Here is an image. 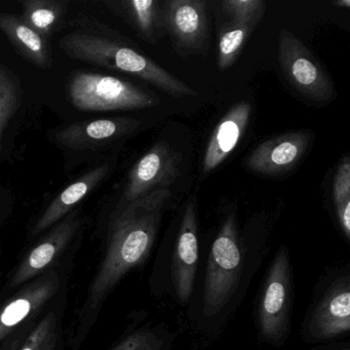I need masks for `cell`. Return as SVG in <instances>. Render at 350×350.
Here are the masks:
<instances>
[{
    "mask_svg": "<svg viewBox=\"0 0 350 350\" xmlns=\"http://www.w3.org/2000/svg\"><path fill=\"white\" fill-rule=\"evenodd\" d=\"M71 103L81 111L144 109L159 105V98L130 81L93 72H77L68 85Z\"/></svg>",
    "mask_w": 350,
    "mask_h": 350,
    "instance_id": "cell-3",
    "label": "cell"
},
{
    "mask_svg": "<svg viewBox=\"0 0 350 350\" xmlns=\"http://www.w3.org/2000/svg\"><path fill=\"white\" fill-rule=\"evenodd\" d=\"M222 7L231 22L237 24H258L264 13L262 0H226Z\"/></svg>",
    "mask_w": 350,
    "mask_h": 350,
    "instance_id": "cell-24",
    "label": "cell"
},
{
    "mask_svg": "<svg viewBox=\"0 0 350 350\" xmlns=\"http://www.w3.org/2000/svg\"><path fill=\"white\" fill-rule=\"evenodd\" d=\"M334 5H337L339 8H344V9H349L350 1L349 0H336Z\"/></svg>",
    "mask_w": 350,
    "mask_h": 350,
    "instance_id": "cell-26",
    "label": "cell"
},
{
    "mask_svg": "<svg viewBox=\"0 0 350 350\" xmlns=\"http://www.w3.org/2000/svg\"><path fill=\"white\" fill-rule=\"evenodd\" d=\"M59 327L56 311H49L28 336L20 350H56L60 336Z\"/></svg>",
    "mask_w": 350,
    "mask_h": 350,
    "instance_id": "cell-22",
    "label": "cell"
},
{
    "mask_svg": "<svg viewBox=\"0 0 350 350\" xmlns=\"http://www.w3.org/2000/svg\"><path fill=\"white\" fill-rule=\"evenodd\" d=\"M333 200L344 235L350 237V159L345 157L338 165L333 184Z\"/></svg>",
    "mask_w": 350,
    "mask_h": 350,
    "instance_id": "cell-21",
    "label": "cell"
},
{
    "mask_svg": "<svg viewBox=\"0 0 350 350\" xmlns=\"http://www.w3.org/2000/svg\"><path fill=\"white\" fill-rule=\"evenodd\" d=\"M163 342L157 334L146 329L135 332L111 350H161Z\"/></svg>",
    "mask_w": 350,
    "mask_h": 350,
    "instance_id": "cell-25",
    "label": "cell"
},
{
    "mask_svg": "<svg viewBox=\"0 0 350 350\" xmlns=\"http://www.w3.org/2000/svg\"><path fill=\"white\" fill-rule=\"evenodd\" d=\"M63 52L75 60L139 77L175 98L196 96L187 83L140 53L93 34L73 32L60 40Z\"/></svg>",
    "mask_w": 350,
    "mask_h": 350,
    "instance_id": "cell-2",
    "label": "cell"
},
{
    "mask_svg": "<svg viewBox=\"0 0 350 350\" xmlns=\"http://www.w3.org/2000/svg\"><path fill=\"white\" fill-rule=\"evenodd\" d=\"M291 298V272L288 251L280 247L266 280L259 306V325L269 340H278L286 333Z\"/></svg>",
    "mask_w": 350,
    "mask_h": 350,
    "instance_id": "cell-7",
    "label": "cell"
},
{
    "mask_svg": "<svg viewBox=\"0 0 350 350\" xmlns=\"http://www.w3.org/2000/svg\"><path fill=\"white\" fill-rule=\"evenodd\" d=\"M79 211L73 210L36 243L16 268L10 286L17 288L51 270L81 227Z\"/></svg>",
    "mask_w": 350,
    "mask_h": 350,
    "instance_id": "cell-8",
    "label": "cell"
},
{
    "mask_svg": "<svg viewBox=\"0 0 350 350\" xmlns=\"http://www.w3.org/2000/svg\"><path fill=\"white\" fill-rule=\"evenodd\" d=\"M243 270L237 222L233 215L225 220L218 232L206 267L204 294V314L220 312L234 294Z\"/></svg>",
    "mask_w": 350,
    "mask_h": 350,
    "instance_id": "cell-4",
    "label": "cell"
},
{
    "mask_svg": "<svg viewBox=\"0 0 350 350\" xmlns=\"http://www.w3.org/2000/svg\"><path fill=\"white\" fill-rule=\"evenodd\" d=\"M21 93L15 77L8 69L0 67V142L5 128L20 106Z\"/></svg>",
    "mask_w": 350,
    "mask_h": 350,
    "instance_id": "cell-23",
    "label": "cell"
},
{
    "mask_svg": "<svg viewBox=\"0 0 350 350\" xmlns=\"http://www.w3.org/2000/svg\"><path fill=\"white\" fill-rule=\"evenodd\" d=\"M21 17L38 33L50 40L64 17V3L55 0H27L22 1Z\"/></svg>",
    "mask_w": 350,
    "mask_h": 350,
    "instance_id": "cell-19",
    "label": "cell"
},
{
    "mask_svg": "<svg viewBox=\"0 0 350 350\" xmlns=\"http://www.w3.org/2000/svg\"><path fill=\"white\" fill-rule=\"evenodd\" d=\"M0 29L19 54L34 66L52 67V48L48 38L30 27L21 16L0 13Z\"/></svg>",
    "mask_w": 350,
    "mask_h": 350,
    "instance_id": "cell-17",
    "label": "cell"
},
{
    "mask_svg": "<svg viewBox=\"0 0 350 350\" xmlns=\"http://www.w3.org/2000/svg\"><path fill=\"white\" fill-rule=\"evenodd\" d=\"M311 334L317 339H332L350 329L349 278H340L313 311Z\"/></svg>",
    "mask_w": 350,
    "mask_h": 350,
    "instance_id": "cell-15",
    "label": "cell"
},
{
    "mask_svg": "<svg viewBox=\"0 0 350 350\" xmlns=\"http://www.w3.org/2000/svg\"><path fill=\"white\" fill-rule=\"evenodd\" d=\"M198 262V212L196 198H192L182 217L173 258L174 286L182 302H187L191 296Z\"/></svg>",
    "mask_w": 350,
    "mask_h": 350,
    "instance_id": "cell-12",
    "label": "cell"
},
{
    "mask_svg": "<svg viewBox=\"0 0 350 350\" xmlns=\"http://www.w3.org/2000/svg\"><path fill=\"white\" fill-rule=\"evenodd\" d=\"M109 169V163H102L101 165L90 170L85 175L79 177L77 181L67 186L49 204L48 208L36 221V225L30 233L31 237H36V235L52 228L69 213L75 210V206H77L81 200H85L105 179Z\"/></svg>",
    "mask_w": 350,
    "mask_h": 350,
    "instance_id": "cell-16",
    "label": "cell"
},
{
    "mask_svg": "<svg viewBox=\"0 0 350 350\" xmlns=\"http://www.w3.org/2000/svg\"><path fill=\"white\" fill-rule=\"evenodd\" d=\"M257 23L237 24L230 22L220 32L218 44V67L230 68L239 58L250 34Z\"/></svg>",
    "mask_w": 350,
    "mask_h": 350,
    "instance_id": "cell-20",
    "label": "cell"
},
{
    "mask_svg": "<svg viewBox=\"0 0 350 350\" xmlns=\"http://www.w3.org/2000/svg\"><path fill=\"white\" fill-rule=\"evenodd\" d=\"M122 11L137 31L149 42H154L163 26V9L157 0H126Z\"/></svg>",
    "mask_w": 350,
    "mask_h": 350,
    "instance_id": "cell-18",
    "label": "cell"
},
{
    "mask_svg": "<svg viewBox=\"0 0 350 350\" xmlns=\"http://www.w3.org/2000/svg\"><path fill=\"white\" fill-rule=\"evenodd\" d=\"M252 106L241 101L233 106L217 124L206 145L202 172L211 173L237 148L251 120Z\"/></svg>",
    "mask_w": 350,
    "mask_h": 350,
    "instance_id": "cell-14",
    "label": "cell"
},
{
    "mask_svg": "<svg viewBox=\"0 0 350 350\" xmlns=\"http://www.w3.org/2000/svg\"><path fill=\"white\" fill-rule=\"evenodd\" d=\"M17 348V342H13V343L8 344L5 347H3L1 350H16Z\"/></svg>",
    "mask_w": 350,
    "mask_h": 350,
    "instance_id": "cell-27",
    "label": "cell"
},
{
    "mask_svg": "<svg viewBox=\"0 0 350 350\" xmlns=\"http://www.w3.org/2000/svg\"><path fill=\"white\" fill-rule=\"evenodd\" d=\"M182 154L165 141H159L131 170L120 206L141 200L159 189H169L180 175Z\"/></svg>",
    "mask_w": 350,
    "mask_h": 350,
    "instance_id": "cell-6",
    "label": "cell"
},
{
    "mask_svg": "<svg viewBox=\"0 0 350 350\" xmlns=\"http://www.w3.org/2000/svg\"><path fill=\"white\" fill-rule=\"evenodd\" d=\"M171 198L169 189H159L118 208L109 224L103 261L88 288L73 338L79 348L95 325L102 306L116 284L140 265L150 253L161 214Z\"/></svg>",
    "mask_w": 350,
    "mask_h": 350,
    "instance_id": "cell-1",
    "label": "cell"
},
{
    "mask_svg": "<svg viewBox=\"0 0 350 350\" xmlns=\"http://www.w3.org/2000/svg\"><path fill=\"white\" fill-rule=\"evenodd\" d=\"M278 56L284 77L303 97L319 103H327L335 98V88L325 69L288 30H280Z\"/></svg>",
    "mask_w": 350,
    "mask_h": 350,
    "instance_id": "cell-5",
    "label": "cell"
},
{
    "mask_svg": "<svg viewBox=\"0 0 350 350\" xmlns=\"http://www.w3.org/2000/svg\"><path fill=\"white\" fill-rule=\"evenodd\" d=\"M141 122L135 118H112L75 122L61 129L54 139L60 146L75 150L91 149L132 134Z\"/></svg>",
    "mask_w": 350,
    "mask_h": 350,
    "instance_id": "cell-13",
    "label": "cell"
},
{
    "mask_svg": "<svg viewBox=\"0 0 350 350\" xmlns=\"http://www.w3.org/2000/svg\"><path fill=\"white\" fill-rule=\"evenodd\" d=\"M163 26L178 49L204 53L208 49V28L206 3L202 0H170L163 8Z\"/></svg>",
    "mask_w": 350,
    "mask_h": 350,
    "instance_id": "cell-9",
    "label": "cell"
},
{
    "mask_svg": "<svg viewBox=\"0 0 350 350\" xmlns=\"http://www.w3.org/2000/svg\"><path fill=\"white\" fill-rule=\"evenodd\" d=\"M312 141L308 131H294L261 143L247 159L250 171L265 176H278L294 169Z\"/></svg>",
    "mask_w": 350,
    "mask_h": 350,
    "instance_id": "cell-11",
    "label": "cell"
},
{
    "mask_svg": "<svg viewBox=\"0 0 350 350\" xmlns=\"http://www.w3.org/2000/svg\"><path fill=\"white\" fill-rule=\"evenodd\" d=\"M60 284V273L57 270H49L30 280L13 298L3 303L0 306V342L54 298Z\"/></svg>",
    "mask_w": 350,
    "mask_h": 350,
    "instance_id": "cell-10",
    "label": "cell"
}]
</instances>
